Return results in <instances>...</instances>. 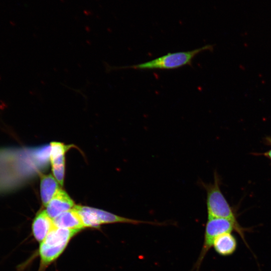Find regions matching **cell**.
I'll list each match as a JSON object with an SVG mask.
<instances>
[{
  "mask_svg": "<svg viewBox=\"0 0 271 271\" xmlns=\"http://www.w3.org/2000/svg\"><path fill=\"white\" fill-rule=\"evenodd\" d=\"M80 231L78 229L54 226L46 238L40 242L38 271H45L64 252L71 239Z\"/></svg>",
  "mask_w": 271,
  "mask_h": 271,
  "instance_id": "1",
  "label": "cell"
},
{
  "mask_svg": "<svg viewBox=\"0 0 271 271\" xmlns=\"http://www.w3.org/2000/svg\"><path fill=\"white\" fill-rule=\"evenodd\" d=\"M236 231L249 248L245 237V232L247 229L240 226L238 222L222 218H208L206 222L204 240L198 257L193 267V271H199L201 264L210 249L213 247L215 238L219 235L232 231Z\"/></svg>",
  "mask_w": 271,
  "mask_h": 271,
  "instance_id": "2",
  "label": "cell"
},
{
  "mask_svg": "<svg viewBox=\"0 0 271 271\" xmlns=\"http://www.w3.org/2000/svg\"><path fill=\"white\" fill-rule=\"evenodd\" d=\"M212 46L205 45L188 51L170 53L152 60L117 69L131 68L138 70H171L190 65L193 59L199 53L212 49Z\"/></svg>",
  "mask_w": 271,
  "mask_h": 271,
  "instance_id": "3",
  "label": "cell"
},
{
  "mask_svg": "<svg viewBox=\"0 0 271 271\" xmlns=\"http://www.w3.org/2000/svg\"><path fill=\"white\" fill-rule=\"evenodd\" d=\"M206 192V208L208 218H222L238 222L234 211L220 189V179L215 172L214 181L211 183L201 182Z\"/></svg>",
  "mask_w": 271,
  "mask_h": 271,
  "instance_id": "4",
  "label": "cell"
},
{
  "mask_svg": "<svg viewBox=\"0 0 271 271\" xmlns=\"http://www.w3.org/2000/svg\"><path fill=\"white\" fill-rule=\"evenodd\" d=\"M74 208L79 213L84 227L98 228L101 224L122 223L134 225L150 224L157 226L168 225L167 222L144 221L121 217L114 214L87 206H75Z\"/></svg>",
  "mask_w": 271,
  "mask_h": 271,
  "instance_id": "5",
  "label": "cell"
},
{
  "mask_svg": "<svg viewBox=\"0 0 271 271\" xmlns=\"http://www.w3.org/2000/svg\"><path fill=\"white\" fill-rule=\"evenodd\" d=\"M70 148V146H65L61 143L52 142L51 144L50 157L52 172L56 180L61 186L63 185L64 178V155Z\"/></svg>",
  "mask_w": 271,
  "mask_h": 271,
  "instance_id": "6",
  "label": "cell"
},
{
  "mask_svg": "<svg viewBox=\"0 0 271 271\" xmlns=\"http://www.w3.org/2000/svg\"><path fill=\"white\" fill-rule=\"evenodd\" d=\"M74 206V202L64 191L59 189L47 205L46 212L52 219Z\"/></svg>",
  "mask_w": 271,
  "mask_h": 271,
  "instance_id": "7",
  "label": "cell"
},
{
  "mask_svg": "<svg viewBox=\"0 0 271 271\" xmlns=\"http://www.w3.org/2000/svg\"><path fill=\"white\" fill-rule=\"evenodd\" d=\"M54 227L53 219L46 211H41L36 214L32 222L33 236L37 241L41 242Z\"/></svg>",
  "mask_w": 271,
  "mask_h": 271,
  "instance_id": "8",
  "label": "cell"
},
{
  "mask_svg": "<svg viewBox=\"0 0 271 271\" xmlns=\"http://www.w3.org/2000/svg\"><path fill=\"white\" fill-rule=\"evenodd\" d=\"M53 221L54 226L58 228L80 230L85 228L79 213L74 207L55 217Z\"/></svg>",
  "mask_w": 271,
  "mask_h": 271,
  "instance_id": "9",
  "label": "cell"
},
{
  "mask_svg": "<svg viewBox=\"0 0 271 271\" xmlns=\"http://www.w3.org/2000/svg\"><path fill=\"white\" fill-rule=\"evenodd\" d=\"M237 247V241L235 237L231 232H228L217 236L214 241L212 247L219 255L227 256L233 254Z\"/></svg>",
  "mask_w": 271,
  "mask_h": 271,
  "instance_id": "10",
  "label": "cell"
},
{
  "mask_svg": "<svg viewBox=\"0 0 271 271\" xmlns=\"http://www.w3.org/2000/svg\"><path fill=\"white\" fill-rule=\"evenodd\" d=\"M58 182L51 175H44L40 182V194L43 205L47 206L57 191L60 189Z\"/></svg>",
  "mask_w": 271,
  "mask_h": 271,
  "instance_id": "11",
  "label": "cell"
},
{
  "mask_svg": "<svg viewBox=\"0 0 271 271\" xmlns=\"http://www.w3.org/2000/svg\"><path fill=\"white\" fill-rule=\"evenodd\" d=\"M263 155L271 160V149L263 154Z\"/></svg>",
  "mask_w": 271,
  "mask_h": 271,
  "instance_id": "12",
  "label": "cell"
}]
</instances>
